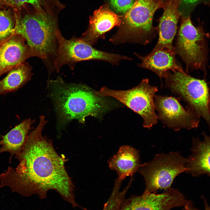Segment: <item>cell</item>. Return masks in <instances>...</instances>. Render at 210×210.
Instances as JSON below:
<instances>
[{"label": "cell", "mask_w": 210, "mask_h": 210, "mask_svg": "<svg viewBox=\"0 0 210 210\" xmlns=\"http://www.w3.org/2000/svg\"><path fill=\"white\" fill-rule=\"evenodd\" d=\"M40 117L38 124L29 134L22 151L15 156L19 163L9 167L0 174V187H9L24 196L36 195L41 199L54 190L73 208L76 202L74 186L64 167L65 160L55 151L51 141L42 132L47 123Z\"/></svg>", "instance_id": "obj_1"}, {"label": "cell", "mask_w": 210, "mask_h": 210, "mask_svg": "<svg viewBox=\"0 0 210 210\" xmlns=\"http://www.w3.org/2000/svg\"><path fill=\"white\" fill-rule=\"evenodd\" d=\"M47 86L57 114L58 127L74 119L84 124L88 116L100 118L112 108L107 97L99 95L97 91L86 85L67 83L58 78L48 80Z\"/></svg>", "instance_id": "obj_2"}, {"label": "cell", "mask_w": 210, "mask_h": 210, "mask_svg": "<svg viewBox=\"0 0 210 210\" xmlns=\"http://www.w3.org/2000/svg\"><path fill=\"white\" fill-rule=\"evenodd\" d=\"M13 10L15 18L14 34L22 37L34 57L43 60L50 75L55 71L54 62L59 46L57 18L49 13L33 8L32 10L29 7Z\"/></svg>", "instance_id": "obj_3"}, {"label": "cell", "mask_w": 210, "mask_h": 210, "mask_svg": "<svg viewBox=\"0 0 210 210\" xmlns=\"http://www.w3.org/2000/svg\"><path fill=\"white\" fill-rule=\"evenodd\" d=\"M165 0H137L122 15L120 25L109 41L114 44L125 43L146 45L155 37L158 27L153 25L154 14L163 8Z\"/></svg>", "instance_id": "obj_4"}, {"label": "cell", "mask_w": 210, "mask_h": 210, "mask_svg": "<svg viewBox=\"0 0 210 210\" xmlns=\"http://www.w3.org/2000/svg\"><path fill=\"white\" fill-rule=\"evenodd\" d=\"M188 159L177 152L158 154L151 161L141 164L138 171L145 180V191L157 193L170 188L175 178L185 172Z\"/></svg>", "instance_id": "obj_5"}, {"label": "cell", "mask_w": 210, "mask_h": 210, "mask_svg": "<svg viewBox=\"0 0 210 210\" xmlns=\"http://www.w3.org/2000/svg\"><path fill=\"white\" fill-rule=\"evenodd\" d=\"M208 36L201 27H195L192 24L189 16L182 17L174 48L175 55H178L185 63L186 71L191 69H199L206 74Z\"/></svg>", "instance_id": "obj_6"}, {"label": "cell", "mask_w": 210, "mask_h": 210, "mask_svg": "<svg viewBox=\"0 0 210 210\" xmlns=\"http://www.w3.org/2000/svg\"><path fill=\"white\" fill-rule=\"evenodd\" d=\"M158 91L157 87L150 85L148 79L145 78L128 90H113L104 86L96 92L100 96L113 97L125 105L139 115L143 119V126L150 129L157 123L158 119L154 104Z\"/></svg>", "instance_id": "obj_7"}, {"label": "cell", "mask_w": 210, "mask_h": 210, "mask_svg": "<svg viewBox=\"0 0 210 210\" xmlns=\"http://www.w3.org/2000/svg\"><path fill=\"white\" fill-rule=\"evenodd\" d=\"M164 78L166 86L185 101L188 108L203 118L209 125V96L206 81L177 71H169Z\"/></svg>", "instance_id": "obj_8"}, {"label": "cell", "mask_w": 210, "mask_h": 210, "mask_svg": "<svg viewBox=\"0 0 210 210\" xmlns=\"http://www.w3.org/2000/svg\"><path fill=\"white\" fill-rule=\"evenodd\" d=\"M59 46L56 58L54 62L55 70L59 72L63 66L68 65L73 70L75 64L83 61L97 60L117 65L123 60H131L127 56L101 51L93 48L80 38H65L60 30L57 33Z\"/></svg>", "instance_id": "obj_9"}, {"label": "cell", "mask_w": 210, "mask_h": 210, "mask_svg": "<svg viewBox=\"0 0 210 210\" xmlns=\"http://www.w3.org/2000/svg\"><path fill=\"white\" fill-rule=\"evenodd\" d=\"M191 202L177 188H171L160 193L145 191L123 200L118 210H172Z\"/></svg>", "instance_id": "obj_10"}, {"label": "cell", "mask_w": 210, "mask_h": 210, "mask_svg": "<svg viewBox=\"0 0 210 210\" xmlns=\"http://www.w3.org/2000/svg\"><path fill=\"white\" fill-rule=\"evenodd\" d=\"M154 104L158 119L174 131L189 130L198 126L200 117L191 109H184L176 98L155 95Z\"/></svg>", "instance_id": "obj_11"}, {"label": "cell", "mask_w": 210, "mask_h": 210, "mask_svg": "<svg viewBox=\"0 0 210 210\" xmlns=\"http://www.w3.org/2000/svg\"><path fill=\"white\" fill-rule=\"evenodd\" d=\"M122 16L112 11L107 5L102 6L90 17L88 27L80 38L91 46L95 44L99 39L105 38L107 32L120 25Z\"/></svg>", "instance_id": "obj_12"}, {"label": "cell", "mask_w": 210, "mask_h": 210, "mask_svg": "<svg viewBox=\"0 0 210 210\" xmlns=\"http://www.w3.org/2000/svg\"><path fill=\"white\" fill-rule=\"evenodd\" d=\"M32 57L22 37L13 34L0 44V77Z\"/></svg>", "instance_id": "obj_13"}, {"label": "cell", "mask_w": 210, "mask_h": 210, "mask_svg": "<svg viewBox=\"0 0 210 210\" xmlns=\"http://www.w3.org/2000/svg\"><path fill=\"white\" fill-rule=\"evenodd\" d=\"M182 2V0H165L163 13L158 27L159 38L153 50L166 49L174 51L173 42L181 15L178 9Z\"/></svg>", "instance_id": "obj_14"}, {"label": "cell", "mask_w": 210, "mask_h": 210, "mask_svg": "<svg viewBox=\"0 0 210 210\" xmlns=\"http://www.w3.org/2000/svg\"><path fill=\"white\" fill-rule=\"evenodd\" d=\"M203 135V140L192 138L191 153L186 165L185 172L194 177L210 175V138L204 133Z\"/></svg>", "instance_id": "obj_15"}, {"label": "cell", "mask_w": 210, "mask_h": 210, "mask_svg": "<svg viewBox=\"0 0 210 210\" xmlns=\"http://www.w3.org/2000/svg\"><path fill=\"white\" fill-rule=\"evenodd\" d=\"M135 54L141 60V63L138 64L139 67L151 71L161 79L164 78L170 71L185 72L177 63L174 51L166 49L153 50L145 56Z\"/></svg>", "instance_id": "obj_16"}, {"label": "cell", "mask_w": 210, "mask_h": 210, "mask_svg": "<svg viewBox=\"0 0 210 210\" xmlns=\"http://www.w3.org/2000/svg\"><path fill=\"white\" fill-rule=\"evenodd\" d=\"M108 163L110 168L117 173L118 178L123 180L133 176L141 164L138 150L128 145L121 146Z\"/></svg>", "instance_id": "obj_17"}, {"label": "cell", "mask_w": 210, "mask_h": 210, "mask_svg": "<svg viewBox=\"0 0 210 210\" xmlns=\"http://www.w3.org/2000/svg\"><path fill=\"white\" fill-rule=\"evenodd\" d=\"M34 120L26 119L15 126L6 134H0V154L8 152L10 155L9 162L14 156L22 150L27 141L31 126Z\"/></svg>", "instance_id": "obj_18"}, {"label": "cell", "mask_w": 210, "mask_h": 210, "mask_svg": "<svg viewBox=\"0 0 210 210\" xmlns=\"http://www.w3.org/2000/svg\"><path fill=\"white\" fill-rule=\"evenodd\" d=\"M32 68L27 62L20 64L9 71L0 81V94L16 90L31 79Z\"/></svg>", "instance_id": "obj_19"}, {"label": "cell", "mask_w": 210, "mask_h": 210, "mask_svg": "<svg viewBox=\"0 0 210 210\" xmlns=\"http://www.w3.org/2000/svg\"><path fill=\"white\" fill-rule=\"evenodd\" d=\"M15 18L12 8L0 9V44L14 34Z\"/></svg>", "instance_id": "obj_20"}, {"label": "cell", "mask_w": 210, "mask_h": 210, "mask_svg": "<svg viewBox=\"0 0 210 210\" xmlns=\"http://www.w3.org/2000/svg\"><path fill=\"white\" fill-rule=\"evenodd\" d=\"M122 181L118 178L115 180L111 194L108 201L105 204L102 210H118L132 183V182L130 181L127 186L122 191H120Z\"/></svg>", "instance_id": "obj_21"}, {"label": "cell", "mask_w": 210, "mask_h": 210, "mask_svg": "<svg viewBox=\"0 0 210 210\" xmlns=\"http://www.w3.org/2000/svg\"><path fill=\"white\" fill-rule=\"evenodd\" d=\"M10 8L13 10H19L30 6L36 10L44 12L43 7L47 2V0H4Z\"/></svg>", "instance_id": "obj_22"}, {"label": "cell", "mask_w": 210, "mask_h": 210, "mask_svg": "<svg viewBox=\"0 0 210 210\" xmlns=\"http://www.w3.org/2000/svg\"><path fill=\"white\" fill-rule=\"evenodd\" d=\"M134 0H110L112 8L118 13L125 14L132 6Z\"/></svg>", "instance_id": "obj_23"}, {"label": "cell", "mask_w": 210, "mask_h": 210, "mask_svg": "<svg viewBox=\"0 0 210 210\" xmlns=\"http://www.w3.org/2000/svg\"><path fill=\"white\" fill-rule=\"evenodd\" d=\"M183 207L182 210H200L196 208L192 202L186 204Z\"/></svg>", "instance_id": "obj_24"}, {"label": "cell", "mask_w": 210, "mask_h": 210, "mask_svg": "<svg viewBox=\"0 0 210 210\" xmlns=\"http://www.w3.org/2000/svg\"><path fill=\"white\" fill-rule=\"evenodd\" d=\"M9 8L4 0H0V9H5Z\"/></svg>", "instance_id": "obj_25"}, {"label": "cell", "mask_w": 210, "mask_h": 210, "mask_svg": "<svg viewBox=\"0 0 210 210\" xmlns=\"http://www.w3.org/2000/svg\"><path fill=\"white\" fill-rule=\"evenodd\" d=\"M200 0H182V1L187 4H192Z\"/></svg>", "instance_id": "obj_26"}, {"label": "cell", "mask_w": 210, "mask_h": 210, "mask_svg": "<svg viewBox=\"0 0 210 210\" xmlns=\"http://www.w3.org/2000/svg\"><path fill=\"white\" fill-rule=\"evenodd\" d=\"M203 198V201L204 202L205 207L204 210H210V207L208 204L207 203L206 200L204 198Z\"/></svg>", "instance_id": "obj_27"}]
</instances>
